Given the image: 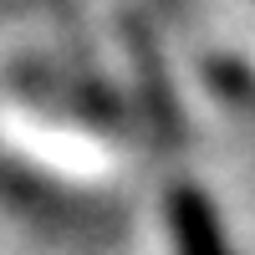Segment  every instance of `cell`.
<instances>
[{
    "label": "cell",
    "mask_w": 255,
    "mask_h": 255,
    "mask_svg": "<svg viewBox=\"0 0 255 255\" xmlns=\"http://www.w3.org/2000/svg\"><path fill=\"white\" fill-rule=\"evenodd\" d=\"M168 225H174L179 255H230L225 230L215 220V204H209L199 189H189V184L174 189V199H168Z\"/></svg>",
    "instance_id": "6da1fadb"
}]
</instances>
